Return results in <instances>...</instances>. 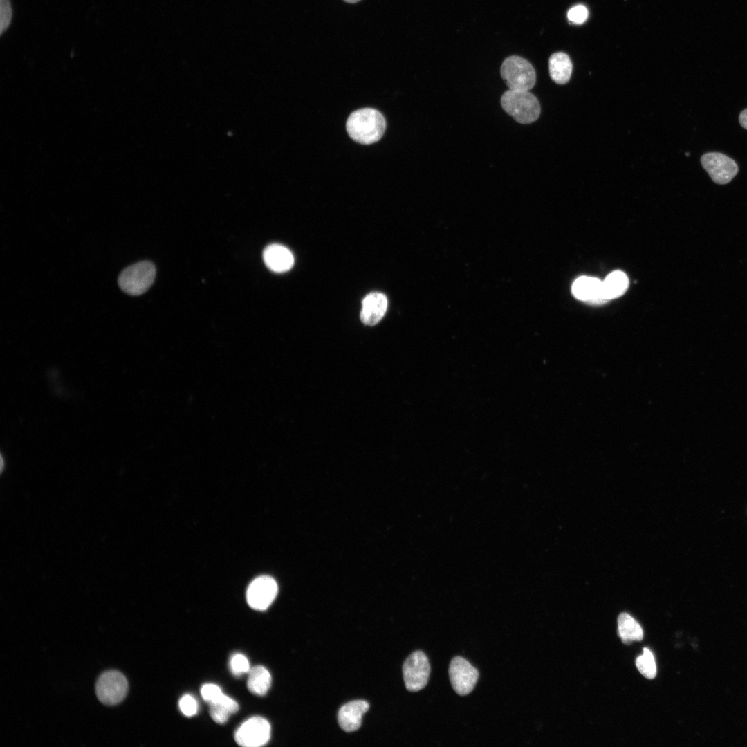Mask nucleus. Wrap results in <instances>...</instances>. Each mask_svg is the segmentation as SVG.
<instances>
[{
	"label": "nucleus",
	"mask_w": 747,
	"mask_h": 747,
	"mask_svg": "<svg viewBox=\"0 0 747 747\" xmlns=\"http://www.w3.org/2000/svg\"><path fill=\"white\" fill-rule=\"evenodd\" d=\"M364 700H355L342 706L338 711V720L341 728L347 732L357 730L361 726L363 714L369 710Z\"/></svg>",
	"instance_id": "12"
},
{
	"label": "nucleus",
	"mask_w": 747,
	"mask_h": 747,
	"mask_svg": "<svg viewBox=\"0 0 747 747\" xmlns=\"http://www.w3.org/2000/svg\"><path fill=\"white\" fill-rule=\"evenodd\" d=\"M403 674L405 687L410 692H417L427 683L430 665L426 655L421 651L411 654L404 662Z\"/></svg>",
	"instance_id": "6"
},
{
	"label": "nucleus",
	"mask_w": 747,
	"mask_h": 747,
	"mask_svg": "<svg viewBox=\"0 0 747 747\" xmlns=\"http://www.w3.org/2000/svg\"><path fill=\"white\" fill-rule=\"evenodd\" d=\"M739 123L742 127L747 129V109L743 110L739 114Z\"/></svg>",
	"instance_id": "26"
},
{
	"label": "nucleus",
	"mask_w": 747,
	"mask_h": 747,
	"mask_svg": "<svg viewBox=\"0 0 747 747\" xmlns=\"http://www.w3.org/2000/svg\"><path fill=\"white\" fill-rule=\"evenodd\" d=\"M449 676L454 690L464 696L474 689L479 678L478 670L461 656L453 658L450 663Z\"/></svg>",
	"instance_id": "9"
},
{
	"label": "nucleus",
	"mask_w": 747,
	"mask_h": 747,
	"mask_svg": "<svg viewBox=\"0 0 747 747\" xmlns=\"http://www.w3.org/2000/svg\"><path fill=\"white\" fill-rule=\"evenodd\" d=\"M128 689V681L124 675L113 670L101 674L95 684L98 699L107 706H115L122 702L127 694Z\"/></svg>",
	"instance_id": "5"
},
{
	"label": "nucleus",
	"mask_w": 747,
	"mask_h": 747,
	"mask_svg": "<svg viewBox=\"0 0 747 747\" xmlns=\"http://www.w3.org/2000/svg\"><path fill=\"white\" fill-rule=\"evenodd\" d=\"M501 75L511 90L529 91L536 82L535 71L531 64L517 55L510 56L503 62Z\"/></svg>",
	"instance_id": "3"
},
{
	"label": "nucleus",
	"mask_w": 747,
	"mask_h": 747,
	"mask_svg": "<svg viewBox=\"0 0 747 747\" xmlns=\"http://www.w3.org/2000/svg\"><path fill=\"white\" fill-rule=\"evenodd\" d=\"M270 725L264 718L253 717L244 721L236 730L234 740L244 747H259L270 738Z\"/></svg>",
	"instance_id": "7"
},
{
	"label": "nucleus",
	"mask_w": 747,
	"mask_h": 747,
	"mask_svg": "<svg viewBox=\"0 0 747 747\" xmlns=\"http://www.w3.org/2000/svg\"><path fill=\"white\" fill-rule=\"evenodd\" d=\"M701 163L712 180L719 185L729 183L739 169L734 160L719 152L704 154L701 158Z\"/></svg>",
	"instance_id": "8"
},
{
	"label": "nucleus",
	"mask_w": 747,
	"mask_h": 747,
	"mask_svg": "<svg viewBox=\"0 0 747 747\" xmlns=\"http://www.w3.org/2000/svg\"><path fill=\"white\" fill-rule=\"evenodd\" d=\"M156 275L153 263L142 261L124 269L118 278V285L124 293L131 295H140L152 285Z\"/></svg>",
	"instance_id": "4"
},
{
	"label": "nucleus",
	"mask_w": 747,
	"mask_h": 747,
	"mask_svg": "<svg viewBox=\"0 0 747 747\" xmlns=\"http://www.w3.org/2000/svg\"><path fill=\"white\" fill-rule=\"evenodd\" d=\"M387 308V299L384 294L371 293L362 300L360 319L365 324L374 326L384 317Z\"/></svg>",
	"instance_id": "13"
},
{
	"label": "nucleus",
	"mask_w": 747,
	"mask_h": 747,
	"mask_svg": "<svg viewBox=\"0 0 747 747\" xmlns=\"http://www.w3.org/2000/svg\"><path fill=\"white\" fill-rule=\"evenodd\" d=\"M548 69L550 76L555 83L564 84L571 78L573 65L566 53L557 52L551 55Z\"/></svg>",
	"instance_id": "15"
},
{
	"label": "nucleus",
	"mask_w": 747,
	"mask_h": 747,
	"mask_svg": "<svg viewBox=\"0 0 747 747\" xmlns=\"http://www.w3.org/2000/svg\"><path fill=\"white\" fill-rule=\"evenodd\" d=\"M628 286V277L625 273L620 270L611 273L602 281L603 292L607 300L617 298L623 295Z\"/></svg>",
	"instance_id": "18"
},
{
	"label": "nucleus",
	"mask_w": 747,
	"mask_h": 747,
	"mask_svg": "<svg viewBox=\"0 0 747 747\" xmlns=\"http://www.w3.org/2000/svg\"><path fill=\"white\" fill-rule=\"evenodd\" d=\"M201 693L203 699L208 703L216 701L223 694L221 689L212 683L203 685Z\"/></svg>",
	"instance_id": "24"
},
{
	"label": "nucleus",
	"mask_w": 747,
	"mask_h": 747,
	"mask_svg": "<svg viewBox=\"0 0 747 747\" xmlns=\"http://www.w3.org/2000/svg\"><path fill=\"white\" fill-rule=\"evenodd\" d=\"M618 631L624 643L640 641L643 638V631L640 624L629 614L621 613L618 617Z\"/></svg>",
	"instance_id": "17"
},
{
	"label": "nucleus",
	"mask_w": 747,
	"mask_h": 747,
	"mask_svg": "<svg viewBox=\"0 0 747 747\" xmlns=\"http://www.w3.org/2000/svg\"><path fill=\"white\" fill-rule=\"evenodd\" d=\"M229 665L232 673L237 676L248 673L250 670L248 658L241 654H235L232 656Z\"/></svg>",
	"instance_id": "21"
},
{
	"label": "nucleus",
	"mask_w": 747,
	"mask_h": 747,
	"mask_svg": "<svg viewBox=\"0 0 747 747\" xmlns=\"http://www.w3.org/2000/svg\"><path fill=\"white\" fill-rule=\"evenodd\" d=\"M344 1L345 2L349 3H357V2L360 1V0H344Z\"/></svg>",
	"instance_id": "27"
},
{
	"label": "nucleus",
	"mask_w": 747,
	"mask_h": 747,
	"mask_svg": "<svg viewBox=\"0 0 747 747\" xmlns=\"http://www.w3.org/2000/svg\"><path fill=\"white\" fill-rule=\"evenodd\" d=\"M271 680L268 670L261 665H257L248 672L247 687L252 694L264 696L270 687Z\"/></svg>",
	"instance_id": "16"
},
{
	"label": "nucleus",
	"mask_w": 747,
	"mask_h": 747,
	"mask_svg": "<svg viewBox=\"0 0 747 747\" xmlns=\"http://www.w3.org/2000/svg\"><path fill=\"white\" fill-rule=\"evenodd\" d=\"M266 266L275 273H284L291 269L294 264L293 253L286 247L277 244L268 246L263 252Z\"/></svg>",
	"instance_id": "14"
},
{
	"label": "nucleus",
	"mask_w": 747,
	"mask_h": 747,
	"mask_svg": "<svg viewBox=\"0 0 747 747\" xmlns=\"http://www.w3.org/2000/svg\"><path fill=\"white\" fill-rule=\"evenodd\" d=\"M277 594L275 580L270 576L263 575L250 584L246 591V600L251 608L262 611L271 605Z\"/></svg>",
	"instance_id": "10"
},
{
	"label": "nucleus",
	"mask_w": 747,
	"mask_h": 747,
	"mask_svg": "<svg viewBox=\"0 0 747 747\" xmlns=\"http://www.w3.org/2000/svg\"><path fill=\"white\" fill-rule=\"evenodd\" d=\"M567 17L570 21L576 24H581L587 19L588 11L584 6L578 5L572 7L569 10Z\"/></svg>",
	"instance_id": "25"
},
{
	"label": "nucleus",
	"mask_w": 747,
	"mask_h": 747,
	"mask_svg": "<svg viewBox=\"0 0 747 747\" xmlns=\"http://www.w3.org/2000/svg\"><path fill=\"white\" fill-rule=\"evenodd\" d=\"M209 704L210 717L219 724L225 723L229 717L239 710L237 701L224 694L218 700Z\"/></svg>",
	"instance_id": "19"
},
{
	"label": "nucleus",
	"mask_w": 747,
	"mask_h": 747,
	"mask_svg": "<svg viewBox=\"0 0 747 747\" xmlns=\"http://www.w3.org/2000/svg\"><path fill=\"white\" fill-rule=\"evenodd\" d=\"M346 128L349 136L356 142L369 145L379 140L386 129L383 116L376 109L364 108L353 111L349 116Z\"/></svg>",
	"instance_id": "1"
},
{
	"label": "nucleus",
	"mask_w": 747,
	"mask_h": 747,
	"mask_svg": "<svg viewBox=\"0 0 747 747\" xmlns=\"http://www.w3.org/2000/svg\"><path fill=\"white\" fill-rule=\"evenodd\" d=\"M572 293L578 299L592 304H603L606 299L602 288V281L592 277L582 276L578 278L572 286Z\"/></svg>",
	"instance_id": "11"
},
{
	"label": "nucleus",
	"mask_w": 747,
	"mask_h": 747,
	"mask_svg": "<svg viewBox=\"0 0 747 747\" xmlns=\"http://www.w3.org/2000/svg\"><path fill=\"white\" fill-rule=\"evenodd\" d=\"M503 109L520 124H530L537 120L540 114L537 98L528 91L509 89L501 98Z\"/></svg>",
	"instance_id": "2"
},
{
	"label": "nucleus",
	"mask_w": 747,
	"mask_h": 747,
	"mask_svg": "<svg viewBox=\"0 0 747 747\" xmlns=\"http://www.w3.org/2000/svg\"><path fill=\"white\" fill-rule=\"evenodd\" d=\"M179 708L182 713L187 717H192L196 714L198 704L196 699L190 694H185L179 701Z\"/></svg>",
	"instance_id": "22"
},
{
	"label": "nucleus",
	"mask_w": 747,
	"mask_h": 747,
	"mask_svg": "<svg viewBox=\"0 0 747 747\" xmlns=\"http://www.w3.org/2000/svg\"><path fill=\"white\" fill-rule=\"evenodd\" d=\"M0 22L2 34L9 26L12 20V6L10 0H0Z\"/></svg>",
	"instance_id": "23"
},
{
	"label": "nucleus",
	"mask_w": 747,
	"mask_h": 747,
	"mask_svg": "<svg viewBox=\"0 0 747 747\" xmlns=\"http://www.w3.org/2000/svg\"><path fill=\"white\" fill-rule=\"evenodd\" d=\"M636 665L639 672L645 677L652 679L656 676V663L652 652L648 648L645 647L643 649V655L636 658Z\"/></svg>",
	"instance_id": "20"
}]
</instances>
